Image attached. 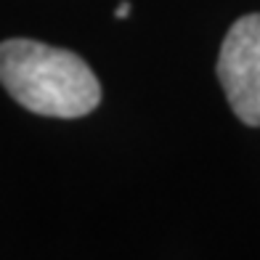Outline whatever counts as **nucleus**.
Returning <instances> with one entry per match:
<instances>
[{
  "mask_svg": "<svg viewBox=\"0 0 260 260\" xmlns=\"http://www.w3.org/2000/svg\"><path fill=\"white\" fill-rule=\"evenodd\" d=\"M0 82L24 109L43 117H85L101 101L93 69L72 51L35 40L0 43Z\"/></svg>",
  "mask_w": 260,
  "mask_h": 260,
  "instance_id": "nucleus-1",
  "label": "nucleus"
},
{
  "mask_svg": "<svg viewBox=\"0 0 260 260\" xmlns=\"http://www.w3.org/2000/svg\"><path fill=\"white\" fill-rule=\"evenodd\" d=\"M127 14H130V3H120V6H117V11H114L117 19H127Z\"/></svg>",
  "mask_w": 260,
  "mask_h": 260,
  "instance_id": "nucleus-3",
  "label": "nucleus"
},
{
  "mask_svg": "<svg viewBox=\"0 0 260 260\" xmlns=\"http://www.w3.org/2000/svg\"><path fill=\"white\" fill-rule=\"evenodd\" d=\"M218 80L234 114L260 127V14H247L229 29L218 56Z\"/></svg>",
  "mask_w": 260,
  "mask_h": 260,
  "instance_id": "nucleus-2",
  "label": "nucleus"
}]
</instances>
